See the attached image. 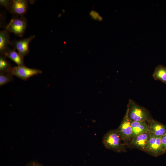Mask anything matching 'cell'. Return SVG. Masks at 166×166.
Masks as SVG:
<instances>
[{
    "mask_svg": "<svg viewBox=\"0 0 166 166\" xmlns=\"http://www.w3.org/2000/svg\"><path fill=\"white\" fill-rule=\"evenodd\" d=\"M126 111L128 119L132 122L148 121L152 119L149 112L132 100H129Z\"/></svg>",
    "mask_w": 166,
    "mask_h": 166,
    "instance_id": "1",
    "label": "cell"
},
{
    "mask_svg": "<svg viewBox=\"0 0 166 166\" xmlns=\"http://www.w3.org/2000/svg\"><path fill=\"white\" fill-rule=\"evenodd\" d=\"M102 142L107 149L117 152L125 151V145L123 142L117 129L108 131L103 136Z\"/></svg>",
    "mask_w": 166,
    "mask_h": 166,
    "instance_id": "2",
    "label": "cell"
},
{
    "mask_svg": "<svg viewBox=\"0 0 166 166\" xmlns=\"http://www.w3.org/2000/svg\"><path fill=\"white\" fill-rule=\"evenodd\" d=\"M27 24V19L24 16H14L6 26V29L17 36L22 37L25 33Z\"/></svg>",
    "mask_w": 166,
    "mask_h": 166,
    "instance_id": "3",
    "label": "cell"
},
{
    "mask_svg": "<svg viewBox=\"0 0 166 166\" xmlns=\"http://www.w3.org/2000/svg\"><path fill=\"white\" fill-rule=\"evenodd\" d=\"M117 130L124 143L129 145L132 138V131L131 122L128 118L127 111Z\"/></svg>",
    "mask_w": 166,
    "mask_h": 166,
    "instance_id": "4",
    "label": "cell"
},
{
    "mask_svg": "<svg viewBox=\"0 0 166 166\" xmlns=\"http://www.w3.org/2000/svg\"><path fill=\"white\" fill-rule=\"evenodd\" d=\"M161 137L151 133L150 139L146 145L144 152L155 157L164 154L165 152L162 147Z\"/></svg>",
    "mask_w": 166,
    "mask_h": 166,
    "instance_id": "5",
    "label": "cell"
},
{
    "mask_svg": "<svg viewBox=\"0 0 166 166\" xmlns=\"http://www.w3.org/2000/svg\"><path fill=\"white\" fill-rule=\"evenodd\" d=\"M10 73L13 75L26 81L31 77L42 73V71L40 70L30 68L22 66L12 68Z\"/></svg>",
    "mask_w": 166,
    "mask_h": 166,
    "instance_id": "6",
    "label": "cell"
},
{
    "mask_svg": "<svg viewBox=\"0 0 166 166\" xmlns=\"http://www.w3.org/2000/svg\"><path fill=\"white\" fill-rule=\"evenodd\" d=\"M35 37L34 35H33L28 38L14 40L11 42L10 45L17 50L18 52L24 57L29 53V44Z\"/></svg>",
    "mask_w": 166,
    "mask_h": 166,
    "instance_id": "7",
    "label": "cell"
},
{
    "mask_svg": "<svg viewBox=\"0 0 166 166\" xmlns=\"http://www.w3.org/2000/svg\"><path fill=\"white\" fill-rule=\"evenodd\" d=\"M28 1L25 0H12L10 12L14 16H23L27 10Z\"/></svg>",
    "mask_w": 166,
    "mask_h": 166,
    "instance_id": "8",
    "label": "cell"
},
{
    "mask_svg": "<svg viewBox=\"0 0 166 166\" xmlns=\"http://www.w3.org/2000/svg\"><path fill=\"white\" fill-rule=\"evenodd\" d=\"M150 136L151 133L149 132L140 134L132 140L129 145L144 152L145 146Z\"/></svg>",
    "mask_w": 166,
    "mask_h": 166,
    "instance_id": "9",
    "label": "cell"
},
{
    "mask_svg": "<svg viewBox=\"0 0 166 166\" xmlns=\"http://www.w3.org/2000/svg\"><path fill=\"white\" fill-rule=\"evenodd\" d=\"M148 122L150 133L161 137L166 133V125L153 119Z\"/></svg>",
    "mask_w": 166,
    "mask_h": 166,
    "instance_id": "10",
    "label": "cell"
},
{
    "mask_svg": "<svg viewBox=\"0 0 166 166\" xmlns=\"http://www.w3.org/2000/svg\"><path fill=\"white\" fill-rule=\"evenodd\" d=\"M147 121H134L131 122L132 131V138L144 133L149 132V128Z\"/></svg>",
    "mask_w": 166,
    "mask_h": 166,
    "instance_id": "11",
    "label": "cell"
},
{
    "mask_svg": "<svg viewBox=\"0 0 166 166\" xmlns=\"http://www.w3.org/2000/svg\"><path fill=\"white\" fill-rule=\"evenodd\" d=\"M9 32L6 29L0 31V53L3 55L9 48L11 41L10 40Z\"/></svg>",
    "mask_w": 166,
    "mask_h": 166,
    "instance_id": "12",
    "label": "cell"
},
{
    "mask_svg": "<svg viewBox=\"0 0 166 166\" xmlns=\"http://www.w3.org/2000/svg\"><path fill=\"white\" fill-rule=\"evenodd\" d=\"M15 50L14 48H9L3 55L15 62L18 66H25L23 57L17 52Z\"/></svg>",
    "mask_w": 166,
    "mask_h": 166,
    "instance_id": "13",
    "label": "cell"
},
{
    "mask_svg": "<svg viewBox=\"0 0 166 166\" xmlns=\"http://www.w3.org/2000/svg\"><path fill=\"white\" fill-rule=\"evenodd\" d=\"M153 79L166 83V67L159 65L155 69L152 74Z\"/></svg>",
    "mask_w": 166,
    "mask_h": 166,
    "instance_id": "14",
    "label": "cell"
},
{
    "mask_svg": "<svg viewBox=\"0 0 166 166\" xmlns=\"http://www.w3.org/2000/svg\"><path fill=\"white\" fill-rule=\"evenodd\" d=\"M11 64L6 59V57L4 55H0V71L1 73L10 72L11 69Z\"/></svg>",
    "mask_w": 166,
    "mask_h": 166,
    "instance_id": "15",
    "label": "cell"
},
{
    "mask_svg": "<svg viewBox=\"0 0 166 166\" xmlns=\"http://www.w3.org/2000/svg\"><path fill=\"white\" fill-rule=\"evenodd\" d=\"M13 76L10 72L0 73V86H2L7 83L12 81Z\"/></svg>",
    "mask_w": 166,
    "mask_h": 166,
    "instance_id": "16",
    "label": "cell"
},
{
    "mask_svg": "<svg viewBox=\"0 0 166 166\" xmlns=\"http://www.w3.org/2000/svg\"><path fill=\"white\" fill-rule=\"evenodd\" d=\"M89 15L93 20L99 21H101L103 18L100 14L97 11L92 10L89 13Z\"/></svg>",
    "mask_w": 166,
    "mask_h": 166,
    "instance_id": "17",
    "label": "cell"
},
{
    "mask_svg": "<svg viewBox=\"0 0 166 166\" xmlns=\"http://www.w3.org/2000/svg\"><path fill=\"white\" fill-rule=\"evenodd\" d=\"M12 0H0V5L4 6L10 12L11 5Z\"/></svg>",
    "mask_w": 166,
    "mask_h": 166,
    "instance_id": "18",
    "label": "cell"
},
{
    "mask_svg": "<svg viewBox=\"0 0 166 166\" xmlns=\"http://www.w3.org/2000/svg\"><path fill=\"white\" fill-rule=\"evenodd\" d=\"M161 142L163 149L166 152V133L161 137Z\"/></svg>",
    "mask_w": 166,
    "mask_h": 166,
    "instance_id": "19",
    "label": "cell"
},
{
    "mask_svg": "<svg viewBox=\"0 0 166 166\" xmlns=\"http://www.w3.org/2000/svg\"><path fill=\"white\" fill-rule=\"evenodd\" d=\"M25 166H44L42 164L36 161H31L28 163Z\"/></svg>",
    "mask_w": 166,
    "mask_h": 166,
    "instance_id": "20",
    "label": "cell"
}]
</instances>
